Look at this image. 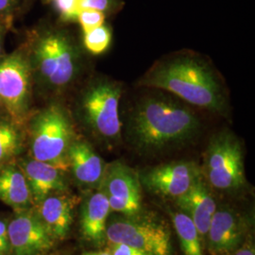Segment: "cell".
<instances>
[{"instance_id": "cell-10", "label": "cell", "mask_w": 255, "mask_h": 255, "mask_svg": "<svg viewBox=\"0 0 255 255\" xmlns=\"http://www.w3.org/2000/svg\"><path fill=\"white\" fill-rule=\"evenodd\" d=\"M138 175L141 184L148 191L175 200L202 176L201 167L193 161H174L159 164Z\"/></svg>"}, {"instance_id": "cell-17", "label": "cell", "mask_w": 255, "mask_h": 255, "mask_svg": "<svg viewBox=\"0 0 255 255\" xmlns=\"http://www.w3.org/2000/svg\"><path fill=\"white\" fill-rule=\"evenodd\" d=\"M110 212L109 201L101 189L92 193L83 202L81 231L87 241L98 246L105 242Z\"/></svg>"}, {"instance_id": "cell-15", "label": "cell", "mask_w": 255, "mask_h": 255, "mask_svg": "<svg viewBox=\"0 0 255 255\" xmlns=\"http://www.w3.org/2000/svg\"><path fill=\"white\" fill-rule=\"evenodd\" d=\"M68 164L76 181L89 187H100L107 165L87 141L78 139L69 147Z\"/></svg>"}, {"instance_id": "cell-16", "label": "cell", "mask_w": 255, "mask_h": 255, "mask_svg": "<svg viewBox=\"0 0 255 255\" xmlns=\"http://www.w3.org/2000/svg\"><path fill=\"white\" fill-rule=\"evenodd\" d=\"M63 193L51 194L39 203L38 215L55 240L64 239L73 222L76 200Z\"/></svg>"}, {"instance_id": "cell-3", "label": "cell", "mask_w": 255, "mask_h": 255, "mask_svg": "<svg viewBox=\"0 0 255 255\" xmlns=\"http://www.w3.org/2000/svg\"><path fill=\"white\" fill-rule=\"evenodd\" d=\"M28 59L38 82L52 93L70 87L82 70L80 48L62 29L47 28L38 32Z\"/></svg>"}, {"instance_id": "cell-8", "label": "cell", "mask_w": 255, "mask_h": 255, "mask_svg": "<svg viewBox=\"0 0 255 255\" xmlns=\"http://www.w3.org/2000/svg\"><path fill=\"white\" fill-rule=\"evenodd\" d=\"M106 240L127 244L147 255H172L168 228L160 222L138 216L112 220L107 224Z\"/></svg>"}, {"instance_id": "cell-23", "label": "cell", "mask_w": 255, "mask_h": 255, "mask_svg": "<svg viewBox=\"0 0 255 255\" xmlns=\"http://www.w3.org/2000/svg\"><path fill=\"white\" fill-rule=\"evenodd\" d=\"M105 19V14L99 10L94 9H82L79 13L78 20L81 24L82 31H88L95 27L103 25Z\"/></svg>"}, {"instance_id": "cell-27", "label": "cell", "mask_w": 255, "mask_h": 255, "mask_svg": "<svg viewBox=\"0 0 255 255\" xmlns=\"http://www.w3.org/2000/svg\"><path fill=\"white\" fill-rule=\"evenodd\" d=\"M231 255H255V242L251 236H247L245 240Z\"/></svg>"}, {"instance_id": "cell-12", "label": "cell", "mask_w": 255, "mask_h": 255, "mask_svg": "<svg viewBox=\"0 0 255 255\" xmlns=\"http://www.w3.org/2000/svg\"><path fill=\"white\" fill-rule=\"evenodd\" d=\"M247 223L236 210L217 208L210 222L204 245L211 255H231L247 237Z\"/></svg>"}, {"instance_id": "cell-5", "label": "cell", "mask_w": 255, "mask_h": 255, "mask_svg": "<svg viewBox=\"0 0 255 255\" xmlns=\"http://www.w3.org/2000/svg\"><path fill=\"white\" fill-rule=\"evenodd\" d=\"M74 140L72 121L61 105H49L31 120V154L37 161L68 171V150Z\"/></svg>"}, {"instance_id": "cell-14", "label": "cell", "mask_w": 255, "mask_h": 255, "mask_svg": "<svg viewBox=\"0 0 255 255\" xmlns=\"http://www.w3.org/2000/svg\"><path fill=\"white\" fill-rule=\"evenodd\" d=\"M27 179L32 201L39 204L47 196L66 189L64 171L52 164L28 159L19 164Z\"/></svg>"}, {"instance_id": "cell-28", "label": "cell", "mask_w": 255, "mask_h": 255, "mask_svg": "<svg viewBox=\"0 0 255 255\" xmlns=\"http://www.w3.org/2000/svg\"><path fill=\"white\" fill-rule=\"evenodd\" d=\"M17 0H0V16H8L13 10Z\"/></svg>"}, {"instance_id": "cell-24", "label": "cell", "mask_w": 255, "mask_h": 255, "mask_svg": "<svg viewBox=\"0 0 255 255\" xmlns=\"http://www.w3.org/2000/svg\"><path fill=\"white\" fill-rule=\"evenodd\" d=\"M80 8L82 9H94L103 13L116 11L120 2L118 0H79Z\"/></svg>"}, {"instance_id": "cell-11", "label": "cell", "mask_w": 255, "mask_h": 255, "mask_svg": "<svg viewBox=\"0 0 255 255\" xmlns=\"http://www.w3.org/2000/svg\"><path fill=\"white\" fill-rule=\"evenodd\" d=\"M10 251L13 255H39L54 245V238L39 215L22 212L8 225Z\"/></svg>"}, {"instance_id": "cell-6", "label": "cell", "mask_w": 255, "mask_h": 255, "mask_svg": "<svg viewBox=\"0 0 255 255\" xmlns=\"http://www.w3.org/2000/svg\"><path fill=\"white\" fill-rule=\"evenodd\" d=\"M201 170L211 188L236 192L245 186L243 149L234 133L222 130L211 138Z\"/></svg>"}, {"instance_id": "cell-22", "label": "cell", "mask_w": 255, "mask_h": 255, "mask_svg": "<svg viewBox=\"0 0 255 255\" xmlns=\"http://www.w3.org/2000/svg\"><path fill=\"white\" fill-rule=\"evenodd\" d=\"M55 9L60 18L64 22H73L78 20L81 11L79 0H53Z\"/></svg>"}, {"instance_id": "cell-4", "label": "cell", "mask_w": 255, "mask_h": 255, "mask_svg": "<svg viewBox=\"0 0 255 255\" xmlns=\"http://www.w3.org/2000/svg\"><path fill=\"white\" fill-rule=\"evenodd\" d=\"M121 83L108 78H99L87 85L78 102V114L82 124L107 145H116L121 139Z\"/></svg>"}, {"instance_id": "cell-2", "label": "cell", "mask_w": 255, "mask_h": 255, "mask_svg": "<svg viewBox=\"0 0 255 255\" xmlns=\"http://www.w3.org/2000/svg\"><path fill=\"white\" fill-rule=\"evenodd\" d=\"M139 86L173 95L197 108L223 115L228 110L223 86L213 68L194 55L168 57L152 65Z\"/></svg>"}, {"instance_id": "cell-9", "label": "cell", "mask_w": 255, "mask_h": 255, "mask_svg": "<svg viewBox=\"0 0 255 255\" xmlns=\"http://www.w3.org/2000/svg\"><path fill=\"white\" fill-rule=\"evenodd\" d=\"M100 189L108 199L111 211L123 217L141 213L143 201L139 175L125 163L115 161L106 165Z\"/></svg>"}, {"instance_id": "cell-20", "label": "cell", "mask_w": 255, "mask_h": 255, "mask_svg": "<svg viewBox=\"0 0 255 255\" xmlns=\"http://www.w3.org/2000/svg\"><path fill=\"white\" fill-rule=\"evenodd\" d=\"M19 127L9 119L0 120V166L7 164L21 149L23 137Z\"/></svg>"}, {"instance_id": "cell-31", "label": "cell", "mask_w": 255, "mask_h": 255, "mask_svg": "<svg viewBox=\"0 0 255 255\" xmlns=\"http://www.w3.org/2000/svg\"><path fill=\"white\" fill-rule=\"evenodd\" d=\"M4 110H5V108H4V105H3L2 101H0V114H1Z\"/></svg>"}, {"instance_id": "cell-1", "label": "cell", "mask_w": 255, "mask_h": 255, "mask_svg": "<svg viewBox=\"0 0 255 255\" xmlns=\"http://www.w3.org/2000/svg\"><path fill=\"white\" fill-rule=\"evenodd\" d=\"M201 128V119L190 105L161 92L140 98L125 122L128 142L144 153L182 146L197 136Z\"/></svg>"}, {"instance_id": "cell-18", "label": "cell", "mask_w": 255, "mask_h": 255, "mask_svg": "<svg viewBox=\"0 0 255 255\" xmlns=\"http://www.w3.org/2000/svg\"><path fill=\"white\" fill-rule=\"evenodd\" d=\"M0 201L16 210H25L32 201L27 179L19 165L0 168Z\"/></svg>"}, {"instance_id": "cell-26", "label": "cell", "mask_w": 255, "mask_h": 255, "mask_svg": "<svg viewBox=\"0 0 255 255\" xmlns=\"http://www.w3.org/2000/svg\"><path fill=\"white\" fill-rule=\"evenodd\" d=\"M10 252L8 226L2 220H0V255H8Z\"/></svg>"}, {"instance_id": "cell-21", "label": "cell", "mask_w": 255, "mask_h": 255, "mask_svg": "<svg viewBox=\"0 0 255 255\" xmlns=\"http://www.w3.org/2000/svg\"><path fill=\"white\" fill-rule=\"evenodd\" d=\"M111 41L112 31L105 25L83 32V44L92 54L100 55L105 52L109 47Z\"/></svg>"}, {"instance_id": "cell-7", "label": "cell", "mask_w": 255, "mask_h": 255, "mask_svg": "<svg viewBox=\"0 0 255 255\" xmlns=\"http://www.w3.org/2000/svg\"><path fill=\"white\" fill-rule=\"evenodd\" d=\"M32 76L29 59L22 51L0 58V101L9 119L18 126L27 119Z\"/></svg>"}, {"instance_id": "cell-19", "label": "cell", "mask_w": 255, "mask_h": 255, "mask_svg": "<svg viewBox=\"0 0 255 255\" xmlns=\"http://www.w3.org/2000/svg\"><path fill=\"white\" fill-rule=\"evenodd\" d=\"M171 219L184 255H204L201 236L191 219L182 212H175Z\"/></svg>"}, {"instance_id": "cell-30", "label": "cell", "mask_w": 255, "mask_h": 255, "mask_svg": "<svg viewBox=\"0 0 255 255\" xmlns=\"http://www.w3.org/2000/svg\"><path fill=\"white\" fill-rule=\"evenodd\" d=\"M3 37H4V29L2 25L0 24V58L2 54V50H3Z\"/></svg>"}, {"instance_id": "cell-25", "label": "cell", "mask_w": 255, "mask_h": 255, "mask_svg": "<svg viewBox=\"0 0 255 255\" xmlns=\"http://www.w3.org/2000/svg\"><path fill=\"white\" fill-rule=\"evenodd\" d=\"M107 251L111 255H147L136 248L117 242H108Z\"/></svg>"}, {"instance_id": "cell-29", "label": "cell", "mask_w": 255, "mask_h": 255, "mask_svg": "<svg viewBox=\"0 0 255 255\" xmlns=\"http://www.w3.org/2000/svg\"><path fill=\"white\" fill-rule=\"evenodd\" d=\"M82 255H111L109 252L106 251H99V252H89V253H85Z\"/></svg>"}, {"instance_id": "cell-13", "label": "cell", "mask_w": 255, "mask_h": 255, "mask_svg": "<svg viewBox=\"0 0 255 255\" xmlns=\"http://www.w3.org/2000/svg\"><path fill=\"white\" fill-rule=\"evenodd\" d=\"M176 203L182 213L191 219L204 244L211 219L218 206L209 185L202 176L183 195L176 199Z\"/></svg>"}]
</instances>
